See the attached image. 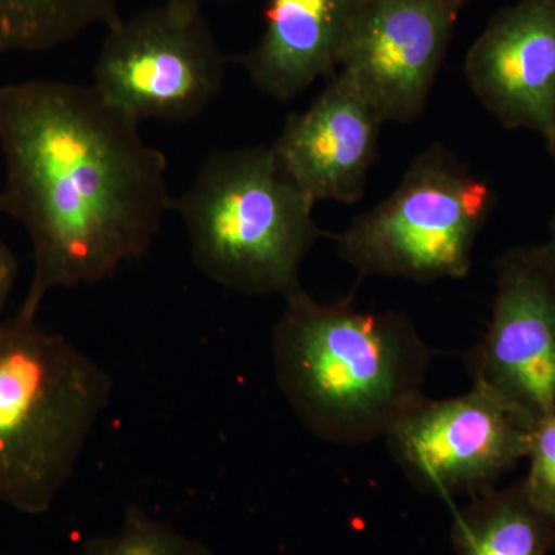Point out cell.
Wrapping results in <instances>:
<instances>
[{
    "label": "cell",
    "mask_w": 555,
    "mask_h": 555,
    "mask_svg": "<svg viewBox=\"0 0 555 555\" xmlns=\"http://www.w3.org/2000/svg\"><path fill=\"white\" fill-rule=\"evenodd\" d=\"M534 425L483 387L448 400L422 396L386 441L412 483L429 494L477 496L526 460Z\"/></svg>",
    "instance_id": "8"
},
{
    "label": "cell",
    "mask_w": 555,
    "mask_h": 555,
    "mask_svg": "<svg viewBox=\"0 0 555 555\" xmlns=\"http://www.w3.org/2000/svg\"><path fill=\"white\" fill-rule=\"evenodd\" d=\"M360 0H268L261 38L244 54L248 78L266 96L291 101L335 75Z\"/></svg>",
    "instance_id": "12"
},
{
    "label": "cell",
    "mask_w": 555,
    "mask_h": 555,
    "mask_svg": "<svg viewBox=\"0 0 555 555\" xmlns=\"http://www.w3.org/2000/svg\"><path fill=\"white\" fill-rule=\"evenodd\" d=\"M465 76L503 127L545 137L555 122V0L500 10L467 51Z\"/></svg>",
    "instance_id": "10"
},
{
    "label": "cell",
    "mask_w": 555,
    "mask_h": 555,
    "mask_svg": "<svg viewBox=\"0 0 555 555\" xmlns=\"http://www.w3.org/2000/svg\"><path fill=\"white\" fill-rule=\"evenodd\" d=\"M0 208L31 243L30 287L16 313L27 320L51 292L100 283L142 257L171 210L166 156L91 87H0Z\"/></svg>",
    "instance_id": "1"
},
{
    "label": "cell",
    "mask_w": 555,
    "mask_h": 555,
    "mask_svg": "<svg viewBox=\"0 0 555 555\" xmlns=\"http://www.w3.org/2000/svg\"><path fill=\"white\" fill-rule=\"evenodd\" d=\"M452 542L455 555H547L555 545V517L518 481L474 496L455 516Z\"/></svg>",
    "instance_id": "13"
},
{
    "label": "cell",
    "mask_w": 555,
    "mask_h": 555,
    "mask_svg": "<svg viewBox=\"0 0 555 555\" xmlns=\"http://www.w3.org/2000/svg\"><path fill=\"white\" fill-rule=\"evenodd\" d=\"M83 555H215L199 540L185 535L170 524L130 506L122 524L112 534L86 540Z\"/></svg>",
    "instance_id": "15"
},
{
    "label": "cell",
    "mask_w": 555,
    "mask_h": 555,
    "mask_svg": "<svg viewBox=\"0 0 555 555\" xmlns=\"http://www.w3.org/2000/svg\"><path fill=\"white\" fill-rule=\"evenodd\" d=\"M196 0H164L107 25L91 89L134 122H185L211 104L225 79L224 53Z\"/></svg>",
    "instance_id": "6"
},
{
    "label": "cell",
    "mask_w": 555,
    "mask_h": 555,
    "mask_svg": "<svg viewBox=\"0 0 555 555\" xmlns=\"http://www.w3.org/2000/svg\"><path fill=\"white\" fill-rule=\"evenodd\" d=\"M543 139H545L547 152H550L551 155H553L555 158V122L554 126L551 127V130L547 131L545 137H543Z\"/></svg>",
    "instance_id": "18"
},
{
    "label": "cell",
    "mask_w": 555,
    "mask_h": 555,
    "mask_svg": "<svg viewBox=\"0 0 555 555\" xmlns=\"http://www.w3.org/2000/svg\"><path fill=\"white\" fill-rule=\"evenodd\" d=\"M119 0H0V53L64 46L118 17Z\"/></svg>",
    "instance_id": "14"
},
{
    "label": "cell",
    "mask_w": 555,
    "mask_h": 555,
    "mask_svg": "<svg viewBox=\"0 0 555 555\" xmlns=\"http://www.w3.org/2000/svg\"><path fill=\"white\" fill-rule=\"evenodd\" d=\"M284 302L272 361L301 425L332 443L385 437L423 396L433 353L414 324L396 312L318 302L302 288Z\"/></svg>",
    "instance_id": "2"
},
{
    "label": "cell",
    "mask_w": 555,
    "mask_h": 555,
    "mask_svg": "<svg viewBox=\"0 0 555 555\" xmlns=\"http://www.w3.org/2000/svg\"><path fill=\"white\" fill-rule=\"evenodd\" d=\"M94 358L36 320H0V503L49 513L112 400Z\"/></svg>",
    "instance_id": "3"
},
{
    "label": "cell",
    "mask_w": 555,
    "mask_h": 555,
    "mask_svg": "<svg viewBox=\"0 0 555 555\" xmlns=\"http://www.w3.org/2000/svg\"><path fill=\"white\" fill-rule=\"evenodd\" d=\"M550 232H551L550 240L553 241V243L555 244V214H554L553 219H551Z\"/></svg>",
    "instance_id": "19"
},
{
    "label": "cell",
    "mask_w": 555,
    "mask_h": 555,
    "mask_svg": "<svg viewBox=\"0 0 555 555\" xmlns=\"http://www.w3.org/2000/svg\"><path fill=\"white\" fill-rule=\"evenodd\" d=\"M494 203L491 185L454 152L430 145L385 201L335 236L339 258L364 276L460 280Z\"/></svg>",
    "instance_id": "5"
},
{
    "label": "cell",
    "mask_w": 555,
    "mask_h": 555,
    "mask_svg": "<svg viewBox=\"0 0 555 555\" xmlns=\"http://www.w3.org/2000/svg\"><path fill=\"white\" fill-rule=\"evenodd\" d=\"M313 208L266 145L215 152L171 203L208 280L283 299L301 291L299 269L320 238Z\"/></svg>",
    "instance_id": "4"
},
{
    "label": "cell",
    "mask_w": 555,
    "mask_h": 555,
    "mask_svg": "<svg viewBox=\"0 0 555 555\" xmlns=\"http://www.w3.org/2000/svg\"><path fill=\"white\" fill-rule=\"evenodd\" d=\"M2 214V208H0ZM17 276V261L13 251L10 250L9 244L3 240L0 232V320L3 318L7 305L13 292L14 283Z\"/></svg>",
    "instance_id": "17"
},
{
    "label": "cell",
    "mask_w": 555,
    "mask_h": 555,
    "mask_svg": "<svg viewBox=\"0 0 555 555\" xmlns=\"http://www.w3.org/2000/svg\"><path fill=\"white\" fill-rule=\"evenodd\" d=\"M466 0H360L339 51L352 80L386 122L425 112Z\"/></svg>",
    "instance_id": "9"
},
{
    "label": "cell",
    "mask_w": 555,
    "mask_h": 555,
    "mask_svg": "<svg viewBox=\"0 0 555 555\" xmlns=\"http://www.w3.org/2000/svg\"><path fill=\"white\" fill-rule=\"evenodd\" d=\"M385 120L341 73L302 112L288 116L272 145L281 169L313 204L363 198Z\"/></svg>",
    "instance_id": "11"
},
{
    "label": "cell",
    "mask_w": 555,
    "mask_h": 555,
    "mask_svg": "<svg viewBox=\"0 0 555 555\" xmlns=\"http://www.w3.org/2000/svg\"><path fill=\"white\" fill-rule=\"evenodd\" d=\"M474 385L531 425L555 415V244L506 250L485 337L469 356Z\"/></svg>",
    "instance_id": "7"
},
{
    "label": "cell",
    "mask_w": 555,
    "mask_h": 555,
    "mask_svg": "<svg viewBox=\"0 0 555 555\" xmlns=\"http://www.w3.org/2000/svg\"><path fill=\"white\" fill-rule=\"evenodd\" d=\"M196 2L203 3V2H204V0H196Z\"/></svg>",
    "instance_id": "20"
},
{
    "label": "cell",
    "mask_w": 555,
    "mask_h": 555,
    "mask_svg": "<svg viewBox=\"0 0 555 555\" xmlns=\"http://www.w3.org/2000/svg\"><path fill=\"white\" fill-rule=\"evenodd\" d=\"M524 485L537 506L555 517V415L537 423L529 443Z\"/></svg>",
    "instance_id": "16"
}]
</instances>
